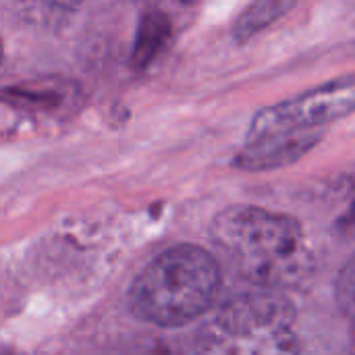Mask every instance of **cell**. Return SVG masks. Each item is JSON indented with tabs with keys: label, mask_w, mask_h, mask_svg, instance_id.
<instances>
[{
	"label": "cell",
	"mask_w": 355,
	"mask_h": 355,
	"mask_svg": "<svg viewBox=\"0 0 355 355\" xmlns=\"http://www.w3.org/2000/svg\"><path fill=\"white\" fill-rule=\"evenodd\" d=\"M214 248L248 283L264 289L302 285L314 272V254L302 225L258 206H231L210 227Z\"/></svg>",
	"instance_id": "1"
},
{
	"label": "cell",
	"mask_w": 355,
	"mask_h": 355,
	"mask_svg": "<svg viewBox=\"0 0 355 355\" xmlns=\"http://www.w3.org/2000/svg\"><path fill=\"white\" fill-rule=\"evenodd\" d=\"M220 283V264L210 252L191 243L175 245L156 256L133 281L129 308L144 322L183 327L210 310Z\"/></svg>",
	"instance_id": "2"
},
{
	"label": "cell",
	"mask_w": 355,
	"mask_h": 355,
	"mask_svg": "<svg viewBox=\"0 0 355 355\" xmlns=\"http://www.w3.org/2000/svg\"><path fill=\"white\" fill-rule=\"evenodd\" d=\"M295 308L279 289L258 287L227 300L196 335L200 352L223 354H293Z\"/></svg>",
	"instance_id": "3"
},
{
	"label": "cell",
	"mask_w": 355,
	"mask_h": 355,
	"mask_svg": "<svg viewBox=\"0 0 355 355\" xmlns=\"http://www.w3.org/2000/svg\"><path fill=\"white\" fill-rule=\"evenodd\" d=\"M355 106L354 75H345L287 102L260 110L248 137L260 135H324V129L352 114Z\"/></svg>",
	"instance_id": "4"
},
{
	"label": "cell",
	"mask_w": 355,
	"mask_h": 355,
	"mask_svg": "<svg viewBox=\"0 0 355 355\" xmlns=\"http://www.w3.org/2000/svg\"><path fill=\"white\" fill-rule=\"evenodd\" d=\"M171 35H173L171 19L158 8L146 10L139 19L137 33H135V44L131 54L133 67L139 71L150 67L156 60V56L162 52V48L168 44Z\"/></svg>",
	"instance_id": "5"
},
{
	"label": "cell",
	"mask_w": 355,
	"mask_h": 355,
	"mask_svg": "<svg viewBox=\"0 0 355 355\" xmlns=\"http://www.w3.org/2000/svg\"><path fill=\"white\" fill-rule=\"evenodd\" d=\"M300 0H254L243 15L233 25V37L237 42H245L272 25L279 17H283L287 10H291Z\"/></svg>",
	"instance_id": "6"
},
{
	"label": "cell",
	"mask_w": 355,
	"mask_h": 355,
	"mask_svg": "<svg viewBox=\"0 0 355 355\" xmlns=\"http://www.w3.org/2000/svg\"><path fill=\"white\" fill-rule=\"evenodd\" d=\"M67 89L58 87L56 83H44L37 81L33 85H19V87H8L4 98L15 102L17 106L23 108H35V110H54L64 102Z\"/></svg>",
	"instance_id": "7"
},
{
	"label": "cell",
	"mask_w": 355,
	"mask_h": 355,
	"mask_svg": "<svg viewBox=\"0 0 355 355\" xmlns=\"http://www.w3.org/2000/svg\"><path fill=\"white\" fill-rule=\"evenodd\" d=\"M337 302L341 306V310L349 316L354 310V262L347 260L345 268L339 272V281H337Z\"/></svg>",
	"instance_id": "8"
},
{
	"label": "cell",
	"mask_w": 355,
	"mask_h": 355,
	"mask_svg": "<svg viewBox=\"0 0 355 355\" xmlns=\"http://www.w3.org/2000/svg\"><path fill=\"white\" fill-rule=\"evenodd\" d=\"M2 56H4V48H2V40H0V62H2Z\"/></svg>",
	"instance_id": "9"
},
{
	"label": "cell",
	"mask_w": 355,
	"mask_h": 355,
	"mask_svg": "<svg viewBox=\"0 0 355 355\" xmlns=\"http://www.w3.org/2000/svg\"><path fill=\"white\" fill-rule=\"evenodd\" d=\"M183 2H191V0H183Z\"/></svg>",
	"instance_id": "10"
}]
</instances>
